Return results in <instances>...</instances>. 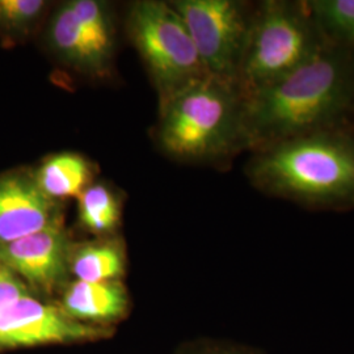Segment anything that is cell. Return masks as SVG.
Wrapping results in <instances>:
<instances>
[{
	"instance_id": "obj_13",
	"label": "cell",
	"mask_w": 354,
	"mask_h": 354,
	"mask_svg": "<svg viewBox=\"0 0 354 354\" xmlns=\"http://www.w3.org/2000/svg\"><path fill=\"white\" fill-rule=\"evenodd\" d=\"M91 178L88 162L74 152L53 155L38 168L35 180L49 198L80 196Z\"/></svg>"
},
{
	"instance_id": "obj_12",
	"label": "cell",
	"mask_w": 354,
	"mask_h": 354,
	"mask_svg": "<svg viewBox=\"0 0 354 354\" xmlns=\"http://www.w3.org/2000/svg\"><path fill=\"white\" fill-rule=\"evenodd\" d=\"M125 273V253L120 243L99 241L73 245L70 274L84 282L120 281Z\"/></svg>"
},
{
	"instance_id": "obj_14",
	"label": "cell",
	"mask_w": 354,
	"mask_h": 354,
	"mask_svg": "<svg viewBox=\"0 0 354 354\" xmlns=\"http://www.w3.org/2000/svg\"><path fill=\"white\" fill-rule=\"evenodd\" d=\"M120 218V203L108 187L91 185L79 196V219L89 232L109 235L118 226Z\"/></svg>"
},
{
	"instance_id": "obj_8",
	"label": "cell",
	"mask_w": 354,
	"mask_h": 354,
	"mask_svg": "<svg viewBox=\"0 0 354 354\" xmlns=\"http://www.w3.org/2000/svg\"><path fill=\"white\" fill-rule=\"evenodd\" d=\"M73 243L62 222L17 241L0 244V263L10 268L29 290L51 295L64 290L70 276Z\"/></svg>"
},
{
	"instance_id": "obj_16",
	"label": "cell",
	"mask_w": 354,
	"mask_h": 354,
	"mask_svg": "<svg viewBox=\"0 0 354 354\" xmlns=\"http://www.w3.org/2000/svg\"><path fill=\"white\" fill-rule=\"evenodd\" d=\"M68 6L93 46L109 61L113 49V28L106 7L96 0H74Z\"/></svg>"
},
{
	"instance_id": "obj_3",
	"label": "cell",
	"mask_w": 354,
	"mask_h": 354,
	"mask_svg": "<svg viewBox=\"0 0 354 354\" xmlns=\"http://www.w3.org/2000/svg\"><path fill=\"white\" fill-rule=\"evenodd\" d=\"M244 105L232 82L207 75L165 102L160 140L183 159H209L225 153L244 131Z\"/></svg>"
},
{
	"instance_id": "obj_6",
	"label": "cell",
	"mask_w": 354,
	"mask_h": 354,
	"mask_svg": "<svg viewBox=\"0 0 354 354\" xmlns=\"http://www.w3.org/2000/svg\"><path fill=\"white\" fill-rule=\"evenodd\" d=\"M189 30L209 75L232 82L239 67L251 21L234 0H180L172 3Z\"/></svg>"
},
{
	"instance_id": "obj_9",
	"label": "cell",
	"mask_w": 354,
	"mask_h": 354,
	"mask_svg": "<svg viewBox=\"0 0 354 354\" xmlns=\"http://www.w3.org/2000/svg\"><path fill=\"white\" fill-rule=\"evenodd\" d=\"M59 222L58 203L38 188L35 177L0 176V244Z\"/></svg>"
},
{
	"instance_id": "obj_15",
	"label": "cell",
	"mask_w": 354,
	"mask_h": 354,
	"mask_svg": "<svg viewBox=\"0 0 354 354\" xmlns=\"http://www.w3.org/2000/svg\"><path fill=\"white\" fill-rule=\"evenodd\" d=\"M308 7L326 37L354 46V0H314Z\"/></svg>"
},
{
	"instance_id": "obj_1",
	"label": "cell",
	"mask_w": 354,
	"mask_h": 354,
	"mask_svg": "<svg viewBox=\"0 0 354 354\" xmlns=\"http://www.w3.org/2000/svg\"><path fill=\"white\" fill-rule=\"evenodd\" d=\"M354 102V55L327 38L307 62L248 96L244 131L261 149L336 129Z\"/></svg>"
},
{
	"instance_id": "obj_19",
	"label": "cell",
	"mask_w": 354,
	"mask_h": 354,
	"mask_svg": "<svg viewBox=\"0 0 354 354\" xmlns=\"http://www.w3.org/2000/svg\"><path fill=\"white\" fill-rule=\"evenodd\" d=\"M28 294L33 292L10 268L0 263V311Z\"/></svg>"
},
{
	"instance_id": "obj_5",
	"label": "cell",
	"mask_w": 354,
	"mask_h": 354,
	"mask_svg": "<svg viewBox=\"0 0 354 354\" xmlns=\"http://www.w3.org/2000/svg\"><path fill=\"white\" fill-rule=\"evenodd\" d=\"M129 32L165 102L190 83L209 75L172 4L138 1L129 13Z\"/></svg>"
},
{
	"instance_id": "obj_17",
	"label": "cell",
	"mask_w": 354,
	"mask_h": 354,
	"mask_svg": "<svg viewBox=\"0 0 354 354\" xmlns=\"http://www.w3.org/2000/svg\"><path fill=\"white\" fill-rule=\"evenodd\" d=\"M45 6L42 0H0V30L26 32L37 21Z\"/></svg>"
},
{
	"instance_id": "obj_4",
	"label": "cell",
	"mask_w": 354,
	"mask_h": 354,
	"mask_svg": "<svg viewBox=\"0 0 354 354\" xmlns=\"http://www.w3.org/2000/svg\"><path fill=\"white\" fill-rule=\"evenodd\" d=\"M326 41L308 3L266 1L251 21L238 73L247 95L290 74Z\"/></svg>"
},
{
	"instance_id": "obj_11",
	"label": "cell",
	"mask_w": 354,
	"mask_h": 354,
	"mask_svg": "<svg viewBox=\"0 0 354 354\" xmlns=\"http://www.w3.org/2000/svg\"><path fill=\"white\" fill-rule=\"evenodd\" d=\"M49 36L55 51L77 68L99 73L108 64L91 42L68 3L53 16Z\"/></svg>"
},
{
	"instance_id": "obj_10",
	"label": "cell",
	"mask_w": 354,
	"mask_h": 354,
	"mask_svg": "<svg viewBox=\"0 0 354 354\" xmlns=\"http://www.w3.org/2000/svg\"><path fill=\"white\" fill-rule=\"evenodd\" d=\"M57 304L76 322L102 327H113L130 311V298L121 281H71Z\"/></svg>"
},
{
	"instance_id": "obj_2",
	"label": "cell",
	"mask_w": 354,
	"mask_h": 354,
	"mask_svg": "<svg viewBox=\"0 0 354 354\" xmlns=\"http://www.w3.org/2000/svg\"><path fill=\"white\" fill-rule=\"evenodd\" d=\"M266 193L319 207L354 205V140L336 129L261 149L251 165Z\"/></svg>"
},
{
	"instance_id": "obj_18",
	"label": "cell",
	"mask_w": 354,
	"mask_h": 354,
	"mask_svg": "<svg viewBox=\"0 0 354 354\" xmlns=\"http://www.w3.org/2000/svg\"><path fill=\"white\" fill-rule=\"evenodd\" d=\"M176 354H266L263 349L241 342L203 337L185 342Z\"/></svg>"
},
{
	"instance_id": "obj_7",
	"label": "cell",
	"mask_w": 354,
	"mask_h": 354,
	"mask_svg": "<svg viewBox=\"0 0 354 354\" xmlns=\"http://www.w3.org/2000/svg\"><path fill=\"white\" fill-rule=\"evenodd\" d=\"M114 327L91 326L66 315L61 306L28 294L0 311V351L39 345L99 342Z\"/></svg>"
}]
</instances>
